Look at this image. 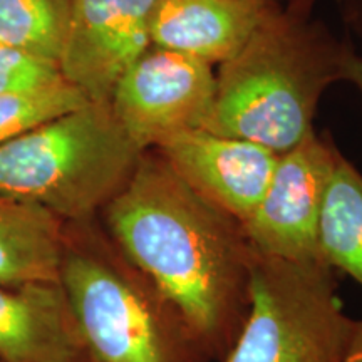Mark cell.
Returning <instances> with one entry per match:
<instances>
[{"label": "cell", "instance_id": "16", "mask_svg": "<svg viewBox=\"0 0 362 362\" xmlns=\"http://www.w3.org/2000/svg\"><path fill=\"white\" fill-rule=\"evenodd\" d=\"M62 79L57 62L0 44V94L44 88Z\"/></svg>", "mask_w": 362, "mask_h": 362}, {"label": "cell", "instance_id": "18", "mask_svg": "<svg viewBox=\"0 0 362 362\" xmlns=\"http://www.w3.org/2000/svg\"><path fill=\"white\" fill-rule=\"evenodd\" d=\"M344 362H362V320H354Z\"/></svg>", "mask_w": 362, "mask_h": 362}, {"label": "cell", "instance_id": "5", "mask_svg": "<svg viewBox=\"0 0 362 362\" xmlns=\"http://www.w3.org/2000/svg\"><path fill=\"white\" fill-rule=\"evenodd\" d=\"M352 324L330 267L253 250L245 320L220 362H344Z\"/></svg>", "mask_w": 362, "mask_h": 362}, {"label": "cell", "instance_id": "8", "mask_svg": "<svg viewBox=\"0 0 362 362\" xmlns=\"http://www.w3.org/2000/svg\"><path fill=\"white\" fill-rule=\"evenodd\" d=\"M156 0H71L59 67L89 101L110 103L126 71L151 47Z\"/></svg>", "mask_w": 362, "mask_h": 362}, {"label": "cell", "instance_id": "20", "mask_svg": "<svg viewBox=\"0 0 362 362\" xmlns=\"http://www.w3.org/2000/svg\"><path fill=\"white\" fill-rule=\"evenodd\" d=\"M265 2H270V4H280V6H284V2H287V0H265Z\"/></svg>", "mask_w": 362, "mask_h": 362}, {"label": "cell", "instance_id": "7", "mask_svg": "<svg viewBox=\"0 0 362 362\" xmlns=\"http://www.w3.org/2000/svg\"><path fill=\"white\" fill-rule=\"evenodd\" d=\"M339 151L329 133L314 129L279 156L259 206L242 223L253 250L291 262H322L320 216Z\"/></svg>", "mask_w": 362, "mask_h": 362}, {"label": "cell", "instance_id": "2", "mask_svg": "<svg viewBox=\"0 0 362 362\" xmlns=\"http://www.w3.org/2000/svg\"><path fill=\"white\" fill-rule=\"evenodd\" d=\"M354 51L320 21L277 6L232 59L220 64L203 129L257 143L275 155L314 131L320 98L341 83Z\"/></svg>", "mask_w": 362, "mask_h": 362}, {"label": "cell", "instance_id": "15", "mask_svg": "<svg viewBox=\"0 0 362 362\" xmlns=\"http://www.w3.org/2000/svg\"><path fill=\"white\" fill-rule=\"evenodd\" d=\"M88 103L89 99L67 79L44 88L0 94V146Z\"/></svg>", "mask_w": 362, "mask_h": 362}, {"label": "cell", "instance_id": "10", "mask_svg": "<svg viewBox=\"0 0 362 362\" xmlns=\"http://www.w3.org/2000/svg\"><path fill=\"white\" fill-rule=\"evenodd\" d=\"M277 6L265 0H156L151 45L220 66L247 44Z\"/></svg>", "mask_w": 362, "mask_h": 362}, {"label": "cell", "instance_id": "11", "mask_svg": "<svg viewBox=\"0 0 362 362\" xmlns=\"http://www.w3.org/2000/svg\"><path fill=\"white\" fill-rule=\"evenodd\" d=\"M0 362H90L61 284L0 285Z\"/></svg>", "mask_w": 362, "mask_h": 362}, {"label": "cell", "instance_id": "17", "mask_svg": "<svg viewBox=\"0 0 362 362\" xmlns=\"http://www.w3.org/2000/svg\"><path fill=\"white\" fill-rule=\"evenodd\" d=\"M347 16H349L354 29L362 33V0H349V12H347ZM342 81L354 86L362 98V56H359L356 51H352L349 57H347L346 66H344Z\"/></svg>", "mask_w": 362, "mask_h": 362}, {"label": "cell", "instance_id": "4", "mask_svg": "<svg viewBox=\"0 0 362 362\" xmlns=\"http://www.w3.org/2000/svg\"><path fill=\"white\" fill-rule=\"evenodd\" d=\"M143 153L110 103L89 101L0 146V193L66 223L88 221L126 187Z\"/></svg>", "mask_w": 362, "mask_h": 362}, {"label": "cell", "instance_id": "13", "mask_svg": "<svg viewBox=\"0 0 362 362\" xmlns=\"http://www.w3.org/2000/svg\"><path fill=\"white\" fill-rule=\"evenodd\" d=\"M319 253L322 264L362 287V171L341 151L325 192Z\"/></svg>", "mask_w": 362, "mask_h": 362}, {"label": "cell", "instance_id": "3", "mask_svg": "<svg viewBox=\"0 0 362 362\" xmlns=\"http://www.w3.org/2000/svg\"><path fill=\"white\" fill-rule=\"evenodd\" d=\"M59 284L90 362H211L180 310L94 218L66 223Z\"/></svg>", "mask_w": 362, "mask_h": 362}, {"label": "cell", "instance_id": "12", "mask_svg": "<svg viewBox=\"0 0 362 362\" xmlns=\"http://www.w3.org/2000/svg\"><path fill=\"white\" fill-rule=\"evenodd\" d=\"M66 221L37 203L0 193V285L57 284Z\"/></svg>", "mask_w": 362, "mask_h": 362}, {"label": "cell", "instance_id": "14", "mask_svg": "<svg viewBox=\"0 0 362 362\" xmlns=\"http://www.w3.org/2000/svg\"><path fill=\"white\" fill-rule=\"evenodd\" d=\"M71 0H0V44L59 64Z\"/></svg>", "mask_w": 362, "mask_h": 362}, {"label": "cell", "instance_id": "9", "mask_svg": "<svg viewBox=\"0 0 362 362\" xmlns=\"http://www.w3.org/2000/svg\"><path fill=\"white\" fill-rule=\"evenodd\" d=\"M153 149L189 188L242 223L259 206L279 160L260 144L205 129L176 133Z\"/></svg>", "mask_w": 362, "mask_h": 362}, {"label": "cell", "instance_id": "19", "mask_svg": "<svg viewBox=\"0 0 362 362\" xmlns=\"http://www.w3.org/2000/svg\"><path fill=\"white\" fill-rule=\"evenodd\" d=\"M315 0H287L284 4V7L287 8L288 12L297 13V16H310L312 7H314Z\"/></svg>", "mask_w": 362, "mask_h": 362}, {"label": "cell", "instance_id": "6", "mask_svg": "<svg viewBox=\"0 0 362 362\" xmlns=\"http://www.w3.org/2000/svg\"><path fill=\"white\" fill-rule=\"evenodd\" d=\"M215 93L210 64L151 45L119 79L110 104L126 133L146 151L176 133L203 129Z\"/></svg>", "mask_w": 362, "mask_h": 362}, {"label": "cell", "instance_id": "1", "mask_svg": "<svg viewBox=\"0 0 362 362\" xmlns=\"http://www.w3.org/2000/svg\"><path fill=\"white\" fill-rule=\"evenodd\" d=\"M101 214L115 245L180 310L208 359H223L248 310L253 248L242 221L189 188L153 148Z\"/></svg>", "mask_w": 362, "mask_h": 362}]
</instances>
